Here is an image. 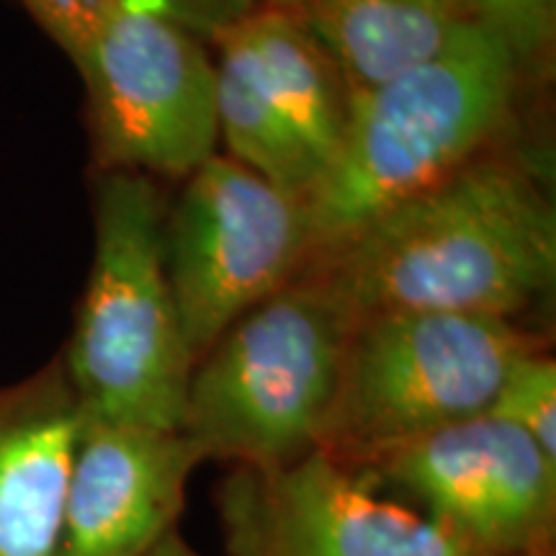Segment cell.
Instances as JSON below:
<instances>
[{"label": "cell", "instance_id": "obj_14", "mask_svg": "<svg viewBox=\"0 0 556 556\" xmlns=\"http://www.w3.org/2000/svg\"><path fill=\"white\" fill-rule=\"evenodd\" d=\"M240 29L258 54L278 106L317 163L323 180L340 148L351 106L338 67L291 11L258 9L240 21Z\"/></svg>", "mask_w": 556, "mask_h": 556}, {"label": "cell", "instance_id": "obj_3", "mask_svg": "<svg viewBox=\"0 0 556 556\" xmlns=\"http://www.w3.org/2000/svg\"><path fill=\"white\" fill-rule=\"evenodd\" d=\"M165 208L139 173L114 170L96 206V253L65 377L86 420L180 433L193 358L165 274Z\"/></svg>", "mask_w": 556, "mask_h": 556}, {"label": "cell", "instance_id": "obj_8", "mask_svg": "<svg viewBox=\"0 0 556 556\" xmlns=\"http://www.w3.org/2000/svg\"><path fill=\"white\" fill-rule=\"evenodd\" d=\"M361 471L479 554L552 552L556 458L495 415L458 420Z\"/></svg>", "mask_w": 556, "mask_h": 556}, {"label": "cell", "instance_id": "obj_5", "mask_svg": "<svg viewBox=\"0 0 556 556\" xmlns=\"http://www.w3.org/2000/svg\"><path fill=\"white\" fill-rule=\"evenodd\" d=\"M541 345L505 317L392 312L353 325L319 451L371 467L417 438L486 413L520 353Z\"/></svg>", "mask_w": 556, "mask_h": 556}, {"label": "cell", "instance_id": "obj_4", "mask_svg": "<svg viewBox=\"0 0 556 556\" xmlns=\"http://www.w3.org/2000/svg\"><path fill=\"white\" fill-rule=\"evenodd\" d=\"M351 330L315 276L229 325L191 374L184 433L201 458L270 471L317 451Z\"/></svg>", "mask_w": 556, "mask_h": 556}, {"label": "cell", "instance_id": "obj_1", "mask_svg": "<svg viewBox=\"0 0 556 556\" xmlns=\"http://www.w3.org/2000/svg\"><path fill=\"white\" fill-rule=\"evenodd\" d=\"M356 325L392 312L510 319L554 283L556 214L518 165L471 160L312 268Z\"/></svg>", "mask_w": 556, "mask_h": 556}, {"label": "cell", "instance_id": "obj_6", "mask_svg": "<svg viewBox=\"0 0 556 556\" xmlns=\"http://www.w3.org/2000/svg\"><path fill=\"white\" fill-rule=\"evenodd\" d=\"M163 248L186 343L199 361L229 325L307 266V201L238 160L212 155L189 176Z\"/></svg>", "mask_w": 556, "mask_h": 556}, {"label": "cell", "instance_id": "obj_11", "mask_svg": "<svg viewBox=\"0 0 556 556\" xmlns=\"http://www.w3.org/2000/svg\"><path fill=\"white\" fill-rule=\"evenodd\" d=\"M83 422L60 364L0 387V556H58Z\"/></svg>", "mask_w": 556, "mask_h": 556}, {"label": "cell", "instance_id": "obj_12", "mask_svg": "<svg viewBox=\"0 0 556 556\" xmlns=\"http://www.w3.org/2000/svg\"><path fill=\"white\" fill-rule=\"evenodd\" d=\"M296 16L351 99L435 60L475 24L464 0H309Z\"/></svg>", "mask_w": 556, "mask_h": 556}, {"label": "cell", "instance_id": "obj_16", "mask_svg": "<svg viewBox=\"0 0 556 556\" xmlns=\"http://www.w3.org/2000/svg\"><path fill=\"white\" fill-rule=\"evenodd\" d=\"M471 16L497 34L507 50L526 65L548 58L556 31V0H464Z\"/></svg>", "mask_w": 556, "mask_h": 556}, {"label": "cell", "instance_id": "obj_20", "mask_svg": "<svg viewBox=\"0 0 556 556\" xmlns=\"http://www.w3.org/2000/svg\"><path fill=\"white\" fill-rule=\"evenodd\" d=\"M307 3H309V0H263V9H276V11L299 13Z\"/></svg>", "mask_w": 556, "mask_h": 556}, {"label": "cell", "instance_id": "obj_2", "mask_svg": "<svg viewBox=\"0 0 556 556\" xmlns=\"http://www.w3.org/2000/svg\"><path fill=\"white\" fill-rule=\"evenodd\" d=\"M518 75L505 41L475 21L435 60L353 96L336 157L307 197V266L469 165L510 114Z\"/></svg>", "mask_w": 556, "mask_h": 556}, {"label": "cell", "instance_id": "obj_18", "mask_svg": "<svg viewBox=\"0 0 556 556\" xmlns=\"http://www.w3.org/2000/svg\"><path fill=\"white\" fill-rule=\"evenodd\" d=\"M152 3L186 31L212 39L258 11V0H152Z\"/></svg>", "mask_w": 556, "mask_h": 556}, {"label": "cell", "instance_id": "obj_7", "mask_svg": "<svg viewBox=\"0 0 556 556\" xmlns=\"http://www.w3.org/2000/svg\"><path fill=\"white\" fill-rule=\"evenodd\" d=\"M96 148L127 173L191 176L214 155L217 80L191 31L152 0H124L78 62Z\"/></svg>", "mask_w": 556, "mask_h": 556}, {"label": "cell", "instance_id": "obj_13", "mask_svg": "<svg viewBox=\"0 0 556 556\" xmlns=\"http://www.w3.org/2000/svg\"><path fill=\"white\" fill-rule=\"evenodd\" d=\"M219 45L217 127L232 160L281 191L307 201L319 184V168L291 127L250 45L238 26L214 39Z\"/></svg>", "mask_w": 556, "mask_h": 556}, {"label": "cell", "instance_id": "obj_10", "mask_svg": "<svg viewBox=\"0 0 556 556\" xmlns=\"http://www.w3.org/2000/svg\"><path fill=\"white\" fill-rule=\"evenodd\" d=\"M204 462L180 433L86 420L70 469L58 556H144L178 531Z\"/></svg>", "mask_w": 556, "mask_h": 556}, {"label": "cell", "instance_id": "obj_17", "mask_svg": "<svg viewBox=\"0 0 556 556\" xmlns=\"http://www.w3.org/2000/svg\"><path fill=\"white\" fill-rule=\"evenodd\" d=\"M21 3L78 65L90 41L124 0H21Z\"/></svg>", "mask_w": 556, "mask_h": 556}, {"label": "cell", "instance_id": "obj_21", "mask_svg": "<svg viewBox=\"0 0 556 556\" xmlns=\"http://www.w3.org/2000/svg\"><path fill=\"white\" fill-rule=\"evenodd\" d=\"M536 556H554V552H546V554H536Z\"/></svg>", "mask_w": 556, "mask_h": 556}, {"label": "cell", "instance_id": "obj_19", "mask_svg": "<svg viewBox=\"0 0 556 556\" xmlns=\"http://www.w3.org/2000/svg\"><path fill=\"white\" fill-rule=\"evenodd\" d=\"M144 556H201L189 541L180 536L178 531H173L170 536H165L155 548H150Z\"/></svg>", "mask_w": 556, "mask_h": 556}, {"label": "cell", "instance_id": "obj_15", "mask_svg": "<svg viewBox=\"0 0 556 556\" xmlns=\"http://www.w3.org/2000/svg\"><path fill=\"white\" fill-rule=\"evenodd\" d=\"M486 413L520 428L556 458V364L544 345L513 361Z\"/></svg>", "mask_w": 556, "mask_h": 556}, {"label": "cell", "instance_id": "obj_9", "mask_svg": "<svg viewBox=\"0 0 556 556\" xmlns=\"http://www.w3.org/2000/svg\"><path fill=\"white\" fill-rule=\"evenodd\" d=\"M214 503L227 556H484L319 448L281 469L235 467Z\"/></svg>", "mask_w": 556, "mask_h": 556}]
</instances>
